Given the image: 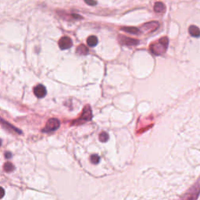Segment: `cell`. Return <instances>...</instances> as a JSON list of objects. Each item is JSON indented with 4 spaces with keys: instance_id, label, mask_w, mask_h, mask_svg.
<instances>
[{
    "instance_id": "14",
    "label": "cell",
    "mask_w": 200,
    "mask_h": 200,
    "mask_svg": "<svg viewBox=\"0 0 200 200\" xmlns=\"http://www.w3.org/2000/svg\"><path fill=\"white\" fill-rule=\"evenodd\" d=\"M87 43H88L89 46L95 47L98 44V38L95 35L89 36L88 39H87Z\"/></svg>"
},
{
    "instance_id": "2",
    "label": "cell",
    "mask_w": 200,
    "mask_h": 200,
    "mask_svg": "<svg viewBox=\"0 0 200 200\" xmlns=\"http://www.w3.org/2000/svg\"><path fill=\"white\" fill-rule=\"evenodd\" d=\"M92 109H91L90 106H89V105H87L84 108V110H83L82 111V114H81L80 117L78 118L77 120H75L73 124H83V123L87 122V121L92 120Z\"/></svg>"
},
{
    "instance_id": "11",
    "label": "cell",
    "mask_w": 200,
    "mask_h": 200,
    "mask_svg": "<svg viewBox=\"0 0 200 200\" xmlns=\"http://www.w3.org/2000/svg\"><path fill=\"white\" fill-rule=\"evenodd\" d=\"M188 32H189V34L195 38H199L200 36L199 28L195 25L190 26L189 28H188Z\"/></svg>"
},
{
    "instance_id": "5",
    "label": "cell",
    "mask_w": 200,
    "mask_h": 200,
    "mask_svg": "<svg viewBox=\"0 0 200 200\" xmlns=\"http://www.w3.org/2000/svg\"><path fill=\"white\" fill-rule=\"evenodd\" d=\"M160 23L157 21H151V22H148V23H144L143 25L141 27V32H145V33H152L158 29Z\"/></svg>"
},
{
    "instance_id": "17",
    "label": "cell",
    "mask_w": 200,
    "mask_h": 200,
    "mask_svg": "<svg viewBox=\"0 0 200 200\" xmlns=\"http://www.w3.org/2000/svg\"><path fill=\"white\" fill-rule=\"evenodd\" d=\"M99 140L102 142H106V141L109 140V135H108L106 132H102L100 135H99Z\"/></svg>"
},
{
    "instance_id": "9",
    "label": "cell",
    "mask_w": 200,
    "mask_h": 200,
    "mask_svg": "<svg viewBox=\"0 0 200 200\" xmlns=\"http://www.w3.org/2000/svg\"><path fill=\"white\" fill-rule=\"evenodd\" d=\"M58 14L59 15V17L63 18L64 20H77L79 19V18H81V17L79 16V15H76V14H68L67 13H66V12H63V11H59L58 12Z\"/></svg>"
},
{
    "instance_id": "21",
    "label": "cell",
    "mask_w": 200,
    "mask_h": 200,
    "mask_svg": "<svg viewBox=\"0 0 200 200\" xmlns=\"http://www.w3.org/2000/svg\"><path fill=\"white\" fill-rule=\"evenodd\" d=\"M5 156H6V158L9 159V158H11L12 157V154L10 153V152H6V154H5Z\"/></svg>"
},
{
    "instance_id": "19",
    "label": "cell",
    "mask_w": 200,
    "mask_h": 200,
    "mask_svg": "<svg viewBox=\"0 0 200 200\" xmlns=\"http://www.w3.org/2000/svg\"><path fill=\"white\" fill-rule=\"evenodd\" d=\"M84 1L86 2L87 4L89 5V6H95L97 4L95 0H84Z\"/></svg>"
},
{
    "instance_id": "3",
    "label": "cell",
    "mask_w": 200,
    "mask_h": 200,
    "mask_svg": "<svg viewBox=\"0 0 200 200\" xmlns=\"http://www.w3.org/2000/svg\"><path fill=\"white\" fill-rule=\"evenodd\" d=\"M199 192L200 183L199 182V183L196 184L194 186H192L189 189V191H188L181 198L185 199H196L198 198Z\"/></svg>"
},
{
    "instance_id": "20",
    "label": "cell",
    "mask_w": 200,
    "mask_h": 200,
    "mask_svg": "<svg viewBox=\"0 0 200 200\" xmlns=\"http://www.w3.org/2000/svg\"><path fill=\"white\" fill-rule=\"evenodd\" d=\"M5 196V191L2 187H0V199L3 198V196Z\"/></svg>"
},
{
    "instance_id": "18",
    "label": "cell",
    "mask_w": 200,
    "mask_h": 200,
    "mask_svg": "<svg viewBox=\"0 0 200 200\" xmlns=\"http://www.w3.org/2000/svg\"><path fill=\"white\" fill-rule=\"evenodd\" d=\"M90 161L93 164H98L100 161V157L98 155L93 154L90 156Z\"/></svg>"
},
{
    "instance_id": "7",
    "label": "cell",
    "mask_w": 200,
    "mask_h": 200,
    "mask_svg": "<svg viewBox=\"0 0 200 200\" xmlns=\"http://www.w3.org/2000/svg\"><path fill=\"white\" fill-rule=\"evenodd\" d=\"M59 47L61 48L62 50H65V49H68L72 46L73 42L72 40L67 36H63L59 39V42H58Z\"/></svg>"
},
{
    "instance_id": "8",
    "label": "cell",
    "mask_w": 200,
    "mask_h": 200,
    "mask_svg": "<svg viewBox=\"0 0 200 200\" xmlns=\"http://www.w3.org/2000/svg\"><path fill=\"white\" fill-rule=\"evenodd\" d=\"M34 94L38 98H43L46 95L47 91L45 87L42 84H38L34 88Z\"/></svg>"
},
{
    "instance_id": "4",
    "label": "cell",
    "mask_w": 200,
    "mask_h": 200,
    "mask_svg": "<svg viewBox=\"0 0 200 200\" xmlns=\"http://www.w3.org/2000/svg\"><path fill=\"white\" fill-rule=\"evenodd\" d=\"M60 123L56 118H51L47 121L45 127L43 128V132H50V131H56L59 127Z\"/></svg>"
},
{
    "instance_id": "13",
    "label": "cell",
    "mask_w": 200,
    "mask_h": 200,
    "mask_svg": "<svg viewBox=\"0 0 200 200\" xmlns=\"http://www.w3.org/2000/svg\"><path fill=\"white\" fill-rule=\"evenodd\" d=\"M0 122H1V124H2V126H4V127H6V128L8 129L9 131H14L15 132L19 133V134H21V131H19V130H17V128H15L14 127L12 126V125H11L10 124H9V123L6 122L5 120H2V119H1V118H0Z\"/></svg>"
},
{
    "instance_id": "1",
    "label": "cell",
    "mask_w": 200,
    "mask_h": 200,
    "mask_svg": "<svg viewBox=\"0 0 200 200\" xmlns=\"http://www.w3.org/2000/svg\"><path fill=\"white\" fill-rule=\"evenodd\" d=\"M168 45L169 40L167 37H163L158 41L152 42V44L150 45L149 50L154 55H163V53H166V49L168 48Z\"/></svg>"
},
{
    "instance_id": "10",
    "label": "cell",
    "mask_w": 200,
    "mask_h": 200,
    "mask_svg": "<svg viewBox=\"0 0 200 200\" xmlns=\"http://www.w3.org/2000/svg\"><path fill=\"white\" fill-rule=\"evenodd\" d=\"M153 9L154 11L156 13H164L165 10H166V7H165V5L163 2H157L154 5Z\"/></svg>"
},
{
    "instance_id": "16",
    "label": "cell",
    "mask_w": 200,
    "mask_h": 200,
    "mask_svg": "<svg viewBox=\"0 0 200 200\" xmlns=\"http://www.w3.org/2000/svg\"><path fill=\"white\" fill-rule=\"evenodd\" d=\"M3 169L6 172H12L13 171H14V166H13V163L7 162L3 166Z\"/></svg>"
},
{
    "instance_id": "6",
    "label": "cell",
    "mask_w": 200,
    "mask_h": 200,
    "mask_svg": "<svg viewBox=\"0 0 200 200\" xmlns=\"http://www.w3.org/2000/svg\"><path fill=\"white\" fill-rule=\"evenodd\" d=\"M118 41L120 42L121 45H128V46H134V45H138L139 41L135 38H129L127 36L124 35H119L118 36Z\"/></svg>"
},
{
    "instance_id": "15",
    "label": "cell",
    "mask_w": 200,
    "mask_h": 200,
    "mask_svg": "<svg viewBox=\"0 0 200 200\" xmlns=\"http://www.w3.org/2000/svg\"><path fill=\"white\" fill-rule=\"evenodd\" d=\"M77 53L80 54V55H86L89 53V48L84 45H81L77 48Z\"/></svg>"
},
{
    "instance_id": "12",
    "label": "cell",
    "mask_w": 200,
    "mask_h": 200,
    "mask_svg": "<svg viewBox=\"0 0 200 200\" xmlns=\"http://www.w3.org/2000/svg\"><path fill=\"white\" fill-rule=\"evenodd\" d=\"M121 30L132 34H138L140 33V30L134 27H124V28H121Z\"/></svg>"
},
{
    "instance_id": "22",
    "label": "cell",
    "mask_w": 200,
    "mask_h": 200,
    "mask_svg": "<svg viewBox=\"0 0 200 200\" xmlns=\"http://www.w3.org/2000/svg\"><path fill=\"white\" fill-rule=\"evenodd\" d=\"M0 145H1V140H0Z\"/></svg>"
}]
</instances>
